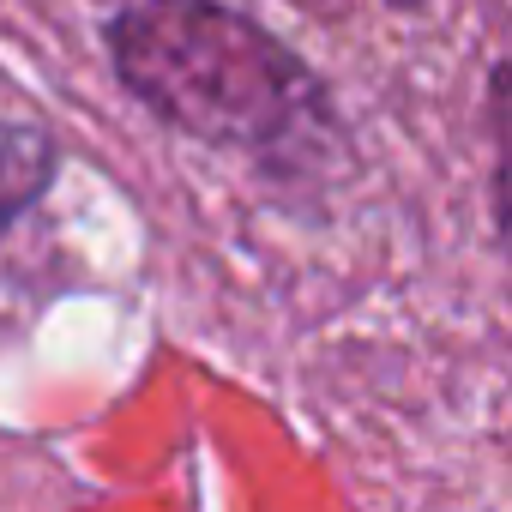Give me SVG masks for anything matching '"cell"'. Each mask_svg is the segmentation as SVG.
<instances>
[{
  "label": "cell",
  "instance_id": "cell-1",
  "mask_svg": "<svg viewBox=\"0 0 512 512\" xmlns=\"http://www.w3.org/2000/svg\"><path fill=\"white\" fill-rule=\"evenodd\" d=\"M103 55L121 91L163 127L247 151L272 175L338 151L326 79L235 0H121L103 19Z\"/></svg>",
  "mask_w": 512,
  "mask_h": 512
},
{
  "label": "cell",
  "instance_id": "cell-2",
  "mask_svg": "<svg viewBox=\"0 0 512 512\" xmlns=\"http://www.w3.org/2000/svg\"><path fill=\"white\" fill-rule=\"evenodd\" d=\"M61 175V145L37 121H0V235H7Z\"/></svg>",
  "mask_w": 512,
  "mask_h": 512
},
{
  "label": "cell",
  "instance_id": "cell-3",
  "mask_svg": "<svg viewBox=\"0 0 512 512\" xmlns=\"http://www.w3.org/2000/svg\"><path fill=\"white\" fill-rule=\"evenodd\" d=\"M482 121H488V151H494V229H500V247L512 253V61H494L488 67V85H482Z\"/></svg>",
  "mask_w": 512,
  "mask_h": 512
},
{
  "label": "cell",
  "instance_id": "cell-5",
  "mask_svg": "<svg viewBox=\"0 0 512 512\" xmlns=\"http://www.w3.org/2000/svg\"><path fill=\"white\" fill-rule=\"evenodd\" d=\"M386 7H398V13H422L428 0H386Z\"/></svg>",
  "mask_w": 512,
  "mask_h": 512
},
{
  "label": "cell",
  "instance_id": "cell-4",
  "mask_svg": "<svg viewBox=\"0 0 512 512\" xmlns=\"http://www.w3.org/2000/svg\"><path fill=\"white\" fill-rule=\"evenodd\" d=\"M290 7H302L308 19H326V25H338V19H350V0H290Z\"/></svg>",
  "mask_w": 512,
  "mask_h": 512
}]
</instances>
